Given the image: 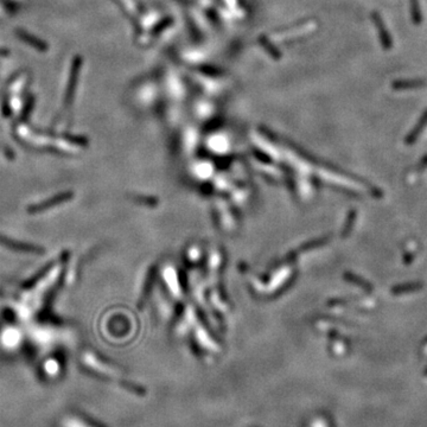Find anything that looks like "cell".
Returning <instances> with one entry per match:
<instances>
[{"label":"cell","mask_w":427,"mask_h":427,"mask_svg":"<svg viewBox=\"0 0 427 427\" xmlns=\"http://www.w3.org/2000/svg\"><path fill=\"white\" fill-rule=\"evenodd\" d=\"M374 23H375L377 31H379L383 48L390 49V46H392V38H390V35L388 34V31H387L385 23L382 22V18L379 17L377 15H374Z\"/></svg>","instance_id":"obj_3"},{"label":"cell","mask_w":427,"mask_h":427,"mask_svg":"<svg viewBox=\"0 0 427 427\" xmlns=\"http://www.w3.org/2000/svg\"><path fill=\"white\" fill-rule=\"evenodd\" d=\"M425 84V82L420 80H412V81H398L394 83V88L395 89H413V88H419L422 87Z\"/></svg>","instance_id":"obj_4"},{"label":"cell","mask_w":427,"mask_h":427,"mask_svg":"<svg viewBox=\"0 0 427 427\" xmlns=\"http://www.w3.org/2000/svg\"><path fill=\"white\" fill-rule=\"evenodd\" d=\"M410 4H412V18H413V21H414L415 23H420V22H421V13H420L418 2H416V0H412V2H410Z\"/></svg>","instance_id":"obj_5"},{"label":"cell","mask_w":427,"mask_h":427,"mask_svg":"<svg viewBox=\"0 0 427 427\" xmlns=\"http://www.w3.org/2000/svg\"><path fill=\"white\" fill-rule=\"evenodd\" d=\"M72 196H74V194H72L71 191H68V193H62V194L57 195V196L50 198V200L42 202V203L30 205V207H28V213H30V214L42 213V211L50 209V208L55 207V205L64 203V202H67V201L70 200V198H72Z\"/></svg>","instance_id":"obj_1"},{"label":"cell","mask_w":427,"mask_h":427,"mask_svg":"<svg viewBox=\"0 0 427 427\" xmlns=\"http://www.w3.org/2000/svg\"><path fill=\"white\" fill-rule=\"evenodd\" d=\"M0 244L4 246L5 248H9V249L11 250L22 251V253H34V254L44 253V248H42L41 246H36V244H30L25 242H19V241L6 239V237L3 236V235H0Z\"/></svg>","instance_id":"obj_2"}]
</instances>
